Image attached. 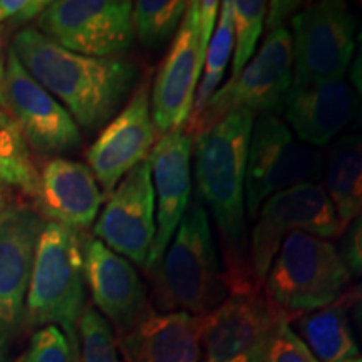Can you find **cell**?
<instances>
[{"label":"cell","mask_w":362,"mask_h":362,"mask_svg":"<svg viewBox=\"0 0 362 362\" xmlns=\"http://www.w3.org/2000/svg\"><path fill=\"white\" fill-rule=\"evenodd\" d=\"M255 115L232 111L193 138L194 180L214 216L230 296L260 291L248 259L245 208L247 155Z\"/></svg>","instance_id":"cell-1"},{"label":"cell","mask_w":362,"mask_h":362,"mask_svg":"<svg viewBox=\"0 0 362 362\" xmlns=\"http://www.w3.org/2000/svg\"><path fill=\"white\" fill-rule=\"evenodd\" d=\"M11 49L24 69L86 131H98L110 123L138 81L133 62L71 52L35 27L17 30Z\"/></svg>","instance_id":"cell-2"},{"label":"cell","mask_w":362,"mask_h":362,"mask_svg":"<svg viewBox=\"0 0 362 362\" xmlns=\"http://www.w3.org/2000/svg\"><path fill=\"white\" fill-rule=\"evenodd\" d=\"M156 312L205 317L230 297L208 210L194 198L161 260L146 272Z\"/></svg>","instance_id":"cell-3"},{"label":"cell","mask_w":362,"mask_h":362,"mask_svg":"<svg viewBox=\"0 0 362 362\" xmlns=\"http://www.w3.org/2000/svg\"><path fill=\"white\" fill-rule=\"evenodd\" d=\"M84 298L83 240L74 230L47 220L35 247L24 322L34 329L56 325L72 341L79 342Z\"/></svg>","instance_id":"cell-4"},{"label":"cell","mask_w":362,"mask_h":362,"mask_svg":"<svg viewBox=\"0 0 362 362\" xmlns=\"http://www.w3.org/2000/svg\"><path fill=\"white\" fill-rule=\"evenodd\" d=\"M351 277L332 242L314 233L293 232L280 245L262 292L291 319L337 302Z\"/></svg>","instance_id":"cell-5"},{"label":"cell","mask_w":362,"mask_h":362,"mask_svg":"<svg viewBox=\"0 0 362 362\" xmlns=\"http://www.w3.org/2000/svg\"><path fill=\"white\" fill-rule=\"evenodd\" d=\"M322 155L309 144L297 141L279 116H257L247 155L248 218L255 220L260 206L274 194L305 183H317L322 178Z\"/></svg>","instance_id":"cell-6"},{"label":"cell","mask_w":362,"mask_h":362,"mask_svg":"<svg viewBox=\"0 0 362 362\" xmlns=\"http://www.w3.org/2000/svg\"><path fill=\"white\" fill-rule=\"evenodd\" d=\"M292 71L291 30L285 24L267 27L265 40L259 52L237 78L228 79V83L214 94L194 126L192 139L237 110L277 116L282 112L285 98L292 88Z\"/></svg>","instance_id":"cell-7"},{"label":"cell","mask_w":362,"mask_h":362,"mask_svg":"<svg viewBox=\"0 0 362 362\" xmlns=\"http://www.w3.org/2000/svg\"><path fill=\"white\" fill-rule=\"evenodd\" d=\"M293 232L336 238L344 228L322 185L305 183L270 197L260 206L248 235V259L255 285H262L280 245Z\"/></svg>","instance_id":"cell-8"},{"label":"cell","mask_w":362,"mask_h":362,"mask_svg":"<svg viewBox=\"0 0 362 362\" xmlns=\"http://www.w3.org/2000/svg\"><path fill=\"white\" fill-rule=\"evenodd\" d=\"M292 86L344 79L356 49V21L346 2L320 0L291 19Z\"/></svg>","instance_id":"cell-9"},{"label":"cell","mask_w":362,"mask_h":362,"mask_svg":"<svg viewBox=\"0 0 362 362\" xmlns=\"http://www.w3.org/2000/svg\"><path fill=\"white\" fill-rule=\"evenodd\" d=\"M131 13L128 0H56L35 19V29L81 56L117 57L133 44Z\"/></svg>","instance_id":"cell-10"},{"label":"cell","mask_w":362,"mask_h":362,"mask_svg":"<svg viewBox=\"0 0 362 362\" xmlns=\"http://www.w3.org/2000/svg\"><path fill=\"white\" fill-rule=\"evenodd\" d=\"M210 39L203 34L198 2H187L183 21L151 81V116L160 134L185 128L193 110Z\"/></svg>","instance_id":"cell-11"},{"label":"cell","mask_w":362,"mask_h":362,"mask_svg":"<svg viewBox=\"0 0 362 362\" xmlns=\"http://www.w3.org/2000/svg\"><path fill=\"white\" fill-rule=\"evenodd\" d=\"M151 72H144L126 106L104 126L86 153L89 170L107 197L134 166L148 160L160 139L151 116Z\"/></svg>","instance_id":"cell-12"},{"label":"cell","mask_w":362,"mask_h":362,"mask_svg":"<svg viewBox=\"0 0 362 362\" xmlns=\"http://www.w3.org/2000/svg\"><path fill=\"white\" fill-rule=\"evenodd\" d=\"M284 317L262 291L230 296L203 317L200 362H264L272 332Z\"/></svg>","instance_id":"cell-13"},{"label":"cell","mask_w":362,"mask_h":362,"mask_svg":"<svg viewBox=\"0 0 362 362\" xmlns=\"http://www.w3.org/2000/svg\"><path fill=\"white\" fill-rule=\"evenodd\" d=\"M94 237L146 269L149 252L156 238V203L148 160L134 166L107 197L96 223Z\"/></svg>","instance_id":"cell-14"},{"label":"cell","mask_w":362,"mask_h":362,"mask_svg":"<svg viewBox=\"0 0 362 362\" xmlns=\"http://www.w3.org/2000/svg\"><path fill=\"white\" fill-rule=\"evenodd\" d=\"M6 112L24 134L27 144L44 156L74 151L83 144L79 126L67 110L24 69L8 49Z\"/></svg>","instance_id":"cell-15"},{"label":"cell","mask_w":362,"mask_h":362,"mask_svg":"<svg viewBox=\"0 0 362 362\" xmlns=\"http://www.w3.org/2000/svg\"><path fill=\"white\" fill-rule=\"evenodd\" d=\"M83 252L84 279L94 309L110 322L116 337L129 332L156 310L149 304L146 287L129 260L117 255L96 237L84 240Z\"/></svg>","instance_id":"cell-16"},{"label":"cell","mask_w":362,"mask_h":362,"mask_svg":"<svg viewBox=\"0 0 362 362\" xmlns=\"http://www.w3.org/2000/svg\"><path fill=\"white\" fill-rule=\"evenodd\" d=\"M193 139L185 128L163 134L148 156L156 203V238L144 272L161 260L189 206Z\"/></svg>","instance_id":"cell-17"},{"label":"cell","mask_w":362,"mask_h":362,"mask_svg":"<svg viewBox=\"0 0 362 362\" xmlns=\"http://www.w3.org/2000/svg\"><path fill=\"white\" fill-rule=\"evenodd\" d=\"M44 225L42 214L27 203L17 202L0 216V322L8 332L24 322L27 288Z\"/></svg>","instance_id":"cell-18"},{"label":"cell","mask_w":362,"mask_h":362,"mask_svg":"<svg viewBox=\"0 0 362 362\" xmlns=\"http://www.w3.org/2000/svg\"><path fill=\"white\" fill-rule=\"evenodd\" d=\"M37 210L49 221L81 232L93 226L101 211L104 193L84 163L54 156L39 171Z\"/></svg>","instance_id":"cell-19"},{"label":"cell","mask_w":362,"mask_h":362,"mask_svg":"<svg viewBox=\"0 0 362 362\" xmlns=\"http://www.w3.org/2000/svg\"><path fill=\"white\" fill-rule=\"evenodd\" d=\"M282 111L302 143L322 148L354 119L357 96L344 79L292 86Z\"/></svg>","instance_id":"cell-20"},{"label":"cell","mask_w":362,"mask_h":362,"mask_svg":"<svg viewBox=\"0 0 362 362\" xmlns=\"http://www.w3.org/2000/svg\"><path fill=\"white\" fill-rule=\"evenodd\" d=\"M203 317L153 310L116 342L124 362H200Z\"/></svg>","instance_id":"cell-21"},{"label":"cell","mask_w":362,"mask_h":362,"mask_svg":"<svg viewBox=\"0 0 362 362\" xmlns=\"http://www.w3.org/2000/svg\"><path fill=\"white\" fill-rule=\"evenodd\" d=\"M324 189L342 228L362 214V136L347 134L329 149L324 168Z\"/></svg>","instance_id":"cell-22"},{"label":"cell","mask_w":362,"mask_h":362,"mask_svg":"<svg viewBox=\"0 0 362 362\" xmlns=\"http://www.w3.org/2000/svg\"><path fill=\"white\" fill-rule=\"evenodd\" d=\"M296 325L298 337L319 362H344L361 356L346 304L341 300L298 315Z\"/></svg>","instance_id":"cell-23"},{"label":"cell","mask_w":362,"mask_h":362,"mask_svg":"<svg viewBox=\"0 0 362 362\" xmlns=\"http://www.w3.org/2000/svg\"><path fill=\"white\" fill-rule=\"evenodd\" d=\"M233 52V21L232 12H230L228 0L221 2L220 6V21L216 25L214 35H211L210 42H208L206 54H205V64H203L202 78L198 83L197 94H194L193 110L189 115L185 131L192 138V133L197 126L198 119L205 111L206 104L214 98V94L218 90V86L223 79L226 66H228L230 57Z\"/></svg>","instance_id":"cell-24"},{"label":"cell","mask_w":362,"mask_h":362,"mask_svg":"<svg viewBox=\"0 0 362 362\" xmlns=\"http://www.w3.org/2000/svg\"><path fill=\"white\" fill-rule=\"evenodd\" d=\"M0 183L37 198L39 170L24 134L6 111L0 110Z\"/></svg>","instance_id":"cell-25"},{"label":"cell","mask_w":362,"mask_h":362,"mask_svg":"<svg viewBox=\"0 0 362 362\" xmlns=\"http://www.w3.org/2000/svg\"><path fill=\"white\" fill-rule=\"evenodd\" d=\"M185 11L181 0H138L131 13L134 35L146 49H160L178 33Z\"/></svg>","instance_id":"cell-26"},{"label":"cell","mask_w":362,"mask_h":362,"mask_svg":"<svg viewBox=\"0 0 362 362\" xmlns=\"http://www.w3.org/2000/svg\"><path fill=\"white\" fill-rule=\"evenodd\" d=\"M233 21V61L230 79L237 78L255 56L262 37L269 4L262 0H228Z\"/></svg>","instance_id":"cell-27"},{"label":"cell","mask_w":362,"mask_h":362,"mask_svg":"<svg viewBox=\"0 0 362 362\" xmlns=\"http://www.w3.org/2000/svg\"><path fill=\"white\" fill-rule=\"evenodd\" d=\"M78 337L81 362H121L115 330L94 305H86Z\"/></svg>","instance_id":"cell-28"},{"label":"cell","mask_w":362,"mask_h":362,"mask_svg":"<svg viewBox=\"0 0 362 362\" xmlns=\"http://www.w3.org/2000/svg\"><path fill=\"white\" fill-rule=\"evenodd\" d=\"M17 362H81L79 342L56 325H45L33 334Z\"/></svg>","instance_id":"cell-29"},{"label":"cell","mask_w":362,"mask_h":362,"mask_svg":"<svg viewBox=\"0 0 362 362\" xmlns=\"http://www.w3.org/2000/svg\"><path fill=\"white\" fill-rule=\"evenodd\" d=\"M264 362H319L292 329L287 317L279 320L267 346Z\"/></svg>","instance_id":"cell-30"},{"label":"cell","mask_w":362,"mask_h":362,"mask_svg":"<svg viewBox=\"0 0 362 362\" xmlns=\"http://www.w3.org/2000/svg\"><path fill=\"white\" fill-rule=\"evenodd\" d=\"M49 2L44 0H0V25L12 29L37 19Z\"/></svg>","instance_id":"cell-31"},{"label":"cell","mask_w":362,"mask_h":362,"mask_svg":"<svg viewBox=\"0 0 362 362\" xmlns=\"http://www.w3.org/2000/svg\"><path fill=\"white\" fill-rule=\"evenodd\" d=\"M341 257L351 275H362V214L349 225L342 242Z\"/></svg>","instance_id":"cell-32"},{"label":"cell","mask_w":362,"mask_h":362,"mask_svg":"<svg viewBox=\"0 0 362 362\" xmlns=\"http://www.w3.org/2000/svg\"><path fill=\"white\" fill-rule=\"evenodd\" d=\"M12 27L0 25V110L6 111V74H7V37Z\"/></svg>","instance_id":"cell-33"},{"label":"cell","mask_w":362,"mask_h":362,"mask_svg":"<svg viewBox=\"0 0 362 362\" xmlns=\"http://www.w3.org/2000/svg\"><path fill=\"white\" fill-rule=\"evenodd\" d=\"M17 200L13 197V192L6 185L0 183V216H2L12 205H16Z\"/></svg>","instance_id":"cell-34"},{"label":"cell","mask_w":362,"mask_h":362,"mask_svg":"<svg viewBox=\"0 0 362 362\" xmlns=\"http://www.w3.org/2000/svg\"><path fill=\"white\" fill-rule=\"evenodd\" d=\"M362 78V29L357 34V52L351 69V79Z\"/></svg>","instance_id":"cell-35"},{"label":"cell","mask_w":362,"mask_h":362,"mask_svg":"<svg viewBox=\"0 0 362 362\" xmlns=\"http://www.w3.org/2000/svg\"><path fill=\"white\" fill-rule=\"evenodd\" d=\"M339 300L342 302V304H357V302H362V282L357 284L354 288L349 293H346V296H342Z\"/></svg>","instance_id":"cell-36"},{"label":"cell","mask_w":362,"mask_h":362,"mask_svg":"<svg viewBox=\"0 0 362 362\" xmlns=\"http://www.w3.org/2000/svg\"><path fill=\"white\" fill-rule=\"evenodd\" d=\"M352 84H354V90H356V96H357V112H356V117H357V124L362 126V78H357V79H351Z\"/></svg>","instance_id":"cell-37"},{"label":"cell","mask_w":362,"mask_h":362,"mask_svg":"<svg viewBox=\"0 0 362 362\" xmlns=\"http://www.w3.org/2000/svg\"><path fill=\"white\" fill-rule=\"evenodd\" d=\"M8 330L6 325L0 322V362H6V352H7V339H8Z\"/></svg>","instance_id":"cell-38"},{"label":"cell","mask_w":362,"mask_h":362,"mask_svg":"<svg viewBox=\"0 0 362 362\" xmlns=\"http://www.w3.org/2000/svg\"><path fill=\"white\" fill-rule=\"evenodd\" d=\"M357 309H356V317H357V322H359L361 332H362V302H357Z\"/></svg>","instance_id":"cell-39"},{"label":"cell","mask_w":362,"mask_h":362,"mask_svg":"<svg viewBox=\"0 0 362 362\" xmlns=\"http://www.w3.org/2000/svg\"><path fill=\"white\" fill-rule=\"evenodd\" d=\"M344 362H362V357L359 356V357H352V359H347V361H344Z\"/></svg>","instance_id":"cell-40"},{"label":"cell","mask_w":362,"mask_h":362,"mask_svg":"<svg viewBox=\"0 0 362 362\" xmlns=\"http://www.w3.org/2000/svg\"><path fill=\"white\" fill-rule=\"evenodd\" d=\"M361 6H362V2H361Z\"/></svg>","instance_id":"cell-41"}]
</instances>
